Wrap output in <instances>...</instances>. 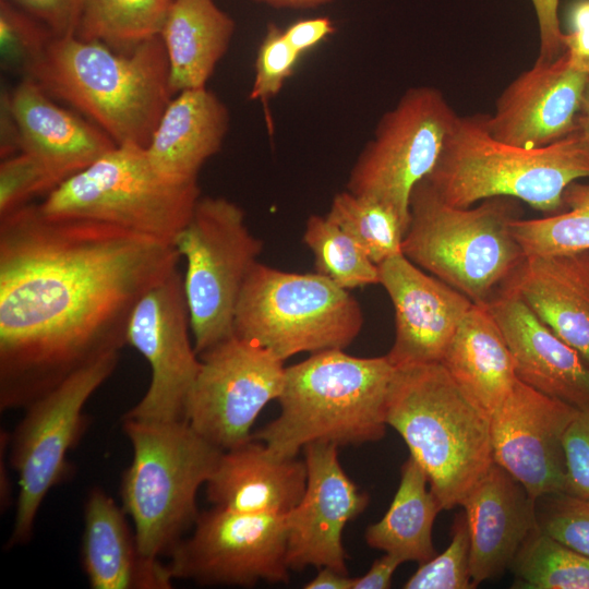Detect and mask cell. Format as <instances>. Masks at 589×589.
<instances>
[{"mask_svg": "<svg viewBox=\"0 0 589 589\" xmlns=\"http://www.w3.org/2000/svg\"><path fill=\"white\" fill-rule=\"evenodd\" d=\"M441 363L489 414L504 402L518 380L507 344L484 304L473 303Z\"/></svg>", "mask_w": 589, "mask_h": 589, "instance_id": "83f0119b", "label": "cell"}, {"mask_svg": "<svg viewBox=\"0 0 589 589\" xmlns=\"http://www.w3.org/2000/svg\"><path fill=\"white\" fill-rule=\"evenodd\" d=\"M25 75L117 145L145 147L173 97L159 36L128 52L76 35L55 36Z\"/></svg>", "mask_w": 589, "mask_h": 589, "instance_id": "7a4b0ae2", "label": "cell"}, {"mask_svg": "<svg viewBox=\"0 0 589 589\" xmlns=\"http://www.w3.org/2000/svg\"><path fill=\"white\" fill-rule=\"evenodd\" d=\"M0 103V155L1 159H4L21 152V147L17 125L11 112L5 92L1 94Z\"/></svg>", "mask_w": 589, "mask_h": 589, "instance_id": "bcb514c9", "label": "cell"}, {"mask_svg": "<svg viewBox=\"0 0 589 589\" xmlns=\"http://www.w3.org/2000/svg\"><path fill=\"white\" fill-rule=\"evenodd\" d=\"M354 577L329 567L320 568L316 576L306 582L305 589H352Z\"/></svg>", "mask_w": 589, "mask_h": 589, "instance_id": "7dc6e473", "label": "cell"}, {"mask_svg": "<svg viewBox=\"0 0 589 589\" xmlns=\"http://www.w3.org/2000/svg\"><path fill=\"white\" fill-rule=\"evenodd\" d=\"M570 64L589 75V0L577 1L570 11V31L565 33Z\"/></svg>", "mask_w": 589, "mask_h": 589, "instance_id": "7bdbcfd3", "label": "cell"}, {"mask_svg": "<svg viewBox=\"0 0 589 589\" xmlns=\"http://www.w3.org/2000/svg\"><path fill=\"white\" fill-rule=\"evenodd\" d=\"M518 201L495 196L455 207L424 178L410 196L401 252L473 303L485 304L525 259L512 231V223L520 218Z\"/></svg>", "mask_w": 589, "mask_h": 589, "instance_id": "8992f818", "label": "cell"}, {"mask_svg": "<svg viewBox=\"0 0 589 589\" xmlns=\"http://www.w3.org/2000/svg\"><path fill=\"white\" fill-rule=\"evenodd\" d=\"M578 410L517 380L510 394L491 414L493 461L534 501L564 493L563 435Z\"/></svg>", "mask_w": 589, "mask_h": 589, "instance_id": "2e32d148", "label": "cell"}, {"mask_svg": "<svg viewBox=\"0 0 589 589\" xmlns=\"http://www.w3.org/2000/svg\"><path fill=\"white\" fill-rule=\"evenodd\" d=\"M577 128L589 142V79L584 91L580 110L577 117Z\"/></svg>", "mask_w": 589, "mask_h": 589, "instance_id": "681fc988", "label": "cell"}, {"mask_svg": "<svg viewBox=\"0 0 589 589\" xmlns=\"http://www.w3.org/2000/svg\"><path fill=\"white\" fill-rule=\"evenodd\" d=\"M59 179L35 156L19 152L1 159L0 164V217L25 205L40 194H48Z\"/></svg>", "mask_w": 589, "mask_h": 589, "instance_id": "8d00e7d4", "label": "cell"}, {"mask_svg": "<svg viewBox=\"0 0 589 589\" xmlns=\"http://www.w3.org/2000/svg\"><path fill=\"white\" fill-rule=\"evenodd\" d=\"M306 485L297 506L286 515L289 569L329 567L348 574L342 544L346 525L369 504L347 476L338 458V446L315 442L303 448Z\"/></svg>", "mask_w": 589, "mask_h": 589, "instance_id": "e0dca14e", "label": "cell"}, {"mask_svg": "<svg viewBox=\"0 0 589 589\" xmlns=\"http://www.w3.org/2000/svg\"><path fill=\"white\" fill-rule=\"evenodd\" d=\"M199 357L201 365L187 400L185 420L221 450L252 440L256 418L283 392L284 361L237 335Z\"/></svg>", "mask_w": 589, "mask_h": 589, "instance_id": "4fadbf2b", "label": "cell"}, {"mask_svg": "<svg viewBox=\"0 0 589 589\" xmlns=\"http://www.w3.org/2000/svg\"><path fill=\"white\" fill-rule=\"evenodd\" d=\"M168 0H85L75 35L128 52L159 36Z\"/></svg>", "mask_w": 589, "mask_h": 589, "instance_id": "f546056e", "label": "cell"}, {"mask_svg": "<svg viewBox=\"0 0 589 589\" xmlns=\"http://www.w3.org/2000/svg\"><path fill=\"white\" fill-rule=\"evenodd\" d=\"M326 216L352 237L376 265L402 253L407 227L383 201L345 190L334 196Z\"/></svg>", "mask_w": 589, "mask_h": 589, "instance_id": "1f68e13d", "label": "cell"}, {"mask_svg": "<svg viewBox=\"0 0 589 589\" xmlns=\"http://www.w3.org/2000/svg\"><path fill=\"white\" fill-rule=\"evenodd\" d=\"M336 28L327 16L296 21L284 29L289 45L301 56L335 33Z\"/></svg>", "mask_w": 589, "mask_h": 589, "instance_id": "ee69618b", "label": "cell"}, {"mask_svg": "<svg viewBox=\"0 0 589 589\" xmlns=\"http://www.w3.org/2000/svg\"><path fill=\"white\" fill-rule=\"evenodd\" d=\"M377 267L378 284L395 311V339L387 358L396 368L441 362L473 302L402 253Z\"/></svg>", "mask_w": 589, "mask_h": 589, "instance_id": "ac0fdd59", "label": "cell"}, {"mask_svg": "<svg viewBox=\"0 0 589 589\" xmlns=\"http://www.w3.org/2000/svg\"><path fill=\"white\" fill-rule=\"evenodd\" d=\"M385 413L443 509L460 505L494 462L491 414L441 362L396 368Z\"/></svg>", "mask_w": 589, "mask_h": 589, "instance_id": "277c9868", "label": "cell"}, {"mask_svg": "<svg viewBox=\"0 0 589 589\" xmlns=\"http://www.w3.org/2000/svg\"><path fill=\"white\" fill-rule=\"evenodd\" d=\"M538 515L540 529L567 546L589 557V500L556 493Z\"/></svg>", "mask_w": 589, "mask_h": 589, "instance_id": "f35d334b", "label": "cell"}, {"mask_svg": "<svg viewBox=\"0 0 589 589\" xmlns=\"http://www.w3.org/2000/svg\"><path fill=\"white\" fill-rule=\"evenodd\" d=\"M173 245L25 205L0 217V408L25 409L125 346L141 297L178 267Z\"/></svg>", "mask_w": 589, "mask_h": 589, "instance_id": "6da1fadb", "label": "cell"}, {"mask_svg": "<svg viewBox=\"0 0 589 589\" xmlns=\"http://www.w3.org/2000/svg\"><path fill=\"white\" fill-rule=\"evenodd\" d=\"M442 506L430 489L428 477L409 456L400 469V482L381 520L364 533L369 546L419 565L435 555L432 528Z\"/></svg>", "mask_w": 589, "mask_h": 589, "instance_id": "f1b7e54d", "label": "cell"}, {"mask_svg": "<svg viewBox=\"0 0 589 589\" xmlns=\"http://www.w3.org/2000/svg\"><path fill=\"white\" fill-rule=\"evenodd\" d=\"M229 111L206 87L170 99L145 146L153 167L177 182H197L203 165L216 155L229 129Z\"/></svg>", "mask_w": 589, "mask_h": 589, "instance_id": "484cf974", "label": "cell"}, {"mask_svg": "<svg viewBox=\"0 0 589 589\" xmlns=\"http://www.w3.org/2000/svg\"><path fill=\"white\" fill-rule=\"evenodd\" d=\"M286 515L213 506L200 513L193 532L169 553L175 579L200 585L253 587L288 582Z\"/></svg>", "mask_w": 589, "mask_h": 589, "instance_id": "5bb4252c", "label": "cell"}, {"mask_svg": "<svg viewBox=\"0 0 589 589\" xmlns=\"http://www.w3.org/2000/svg\"><path fill=\"white\" fill-rule=\"evenodd\" d=\"M536 503L496 462L462 501L473 588L510 567L526 540L539 529Z\"/></svg>", "mask_w": 589, "mask_h": 589, "instance_id": "44dd1931", "label": "cell"}, {"mask_svg": "<svg viewBox=\"0 0 589 589\" xmlns=\"http://www.w3.org/2000/svg\"><path fill=\"white\" fill-rule=\"evenodd\" d=\"M521 382L579 410L589 409V363L519 297L500 289L485 304Z\"/></svg>", "mask_w": 589, "mask_h": 589, "instance_id": "ffe728a7", "label": "cell"}, {"mask_svg": "<svg viewBox=\"0 0 589 589\" xmlns=\"http://www.w3.org/2000/svg\"><path fill=\"white\" fill-rule=\"evenodd\" d=\"M190 332L183 276L177 267L141 297L130 316L125 345L146 359L151 382L123 418L185 420L187 400L201 365Z\"/></svg>", "mask_w": 589, "mask_h": 589, "instance_id": "9a60e30c", "label": "cell"}, {"mask_svg": "<svg viewBox=\"0 0 589 589\" xmlns=\"http://www.w3.org/2000/svg\"><path fill=\"white\" fill-rule=\"evenodd\" d=\"M589 363V250L527 255L502 286Z\"/></svg>", "mask_w": 589, "mask_h": 589, "instance_id": "cb8c5ba5", "label": "cell"}, {"mask_svg": "<svg viewBox=\"0 0 589 589\" xmlns=\"http://www.w3.org/2000/svg\"><path fill=\"white\" fill-rule=\"evenodd\" d=\"M304 459L284 457L250 440L223 450L206 484L213 506L242 513L287 515L306 485Z\"/></svg>", "mask_w": 589, "mask_h": 589, "instance_id": "603a6c76", "label": "cell"}, {"mask_svg": "<svg viewBox=\"0 0 589 589\" xmlns=\"http://www.w3.org/2000/svg\"><path fill=\"white\" fill-rule=\"evenodd\" d=\"M363 322L356 298L326 277L257 263L238 300L235 335L285 361L301 352L345 349Z\"/></svg>", "mask_w": 589, "mask_h": 589, "instance_id": "9c48e42d", "label": "cell"}, {"mask_svg": "<svg viewBox=\"0 0 589 589\" xmlns=\"http://www.w3.org/2000/svg\"><path fill=\"white\" fill-rule=\"evenodd\" d=\"M200 197L197 182L166 178L145 147L123 144L63 180L38 207L50 218L105 223L172 245Z\"/></svg>", "mask_w": 589, "mask_h": 589, "instance_id": "ba28073f", "label": "cell"}, {"mask_svg": "<svg viewBox=\"0 0 589 589\" xmlns=\"http://www.w3.org/2000/svg\"><path fill=\"white\" fill-rule=\"evenodd\" d=\"M560 0H531L538 20L540 49L536 61H552L566 51L565 33L560 27Z\"/></svg>", "mask_w": 589, "mask_h": 589, "instance_id": "b9f144b4", "label": "cell"}, {"mask_svg": "<svg viewBox=\"0 0 589 589\" xmlns=\"http://www.w3.org/2000/svg\"><path fill=\"white\" fill-rule=\"evenodd\" d=\"M172 245L185 261L184 294L200 356L235 335L238 300L263 243L250 231L238 204L201 196Z\"/></svg>", "mask_w": 589, "mask_h": 589, "instance_id": "30bf717a", "label": "cell"}, {"mask_svg": "<svg viewBox=\"0 0 589 589\" xmlns=\"http://www.w3.org/2000/svg\"><path fill=\"white\" fill-rule=\"evenodd\" d=\"M589 75L570 64L567 52L536 61L500 95L486 115L491 135L522 148H541L576 132Z\"/></svg>", "mask_w": 589, "mask_h": 589, "instance_id": "d6986e66", "label": "cell"}, {"mask_svg": "<svg viewBox=\"0 0 589 589\" xmlns=\"http://www.w3.org/2000/svg\"><path fill=\"white\" fill-rule=\"evenodd\" d=\"M457 117L437 88H409L380 119L346 190L390 205L408 228L412 190L434 168Z\"/></svg>", "mask_w": 589, "mask_h": 589, "instance_id": "7c38bea8", "label": "cell"}, {"mask_svg": "<svg viewBox=\"0 0 589 589\" xmlns=\"http://www.w3.org/2000/svg\"><path fill=\"white\" fill-rule=\"evenodd\" d=\"M5 93L21 152L41 160L60 183L117 145L93 122L55 103L29 76L24 75Z\"/></svg>", "mask_w": 589, "mask_h": 589, "instance_id": "7402d4cb", "label": "cell"}, {"mask_svg": "<svg viewBox=\"0 0 589 589\" xmlns=\"http://www.w3.org/2000/svg\"><path fill=\"white\" fill-rule=\"evenodd\" d=\"M449 545L419 565L405 582L406 589H471L470 539L465 513L454 521Z\"/></svg>", "mask_w": 589, "mask_h": 589, "instance_id": "e575fe53", "label": "cell"}, {"mask_svg": "<svg viewBox=\"0 0 589 589\" xmlns=\"http://www.w3.org/2000/svg\"><path fill=\"white\" fill-rule=\"evenodd\" d=\"M581 178H589V142L579 130L541 148H522L495 140L481 113L457 117L425 177L455 207L508 196L548 215L565 209L564 190Z\"/></svg>", "mask_w": 589, "mask_h": 589, "instance_id": "5b68a950", "label": "cell"}, {"mask_svg": "<svg viewBox=\"0 0 589 589\" xmlns=\"http://www.w3.org/2000/svg\"><path fill=\"white\" fill-rule=\"evenodd\" d=\"M303 242L314 256L315 273L337 286L350 290L380 283L377 265L327 216L308 218Z\"/></svg>", "mask_w": 589, "mask_h": 589, "instance_id": "d6a6232c", "label": "cell"}, {"mask_svg": "<svg viewBox=\"0 0 589 589\" xmlns=\"http://www.w3.org/2000/svg\"><path fill=\"white\" fill-rule=\"evenodd\" d=\"M563 204L561 213L512 223L525 256L589 250V183H569L563 192Z\"/></svg>", "mask_w": 589, "mask_h": 589, "instance_id": "4dcf8cb0", "label": "cell"}, {"mask_svg": "<svg viewBox=\"0 0 589 589\" xmlns=\"http://www.w3.org/2000/svg\"><path fill=\"white\" fill-rule=\"evenodd\" d=\"M125 512L104 490L93 488L84 505L81 558L93 589H169L167 564L141 554Z\"/></svg>", "mask_w": 589, "mask_h": 589, "instance_id": "d4e9b609", "label": "cell"}, {"mask_svg": "<svg viewBox=\"0 0 589 589\" xmlns=\"http://www.w3.org/2000/svg\"><path fill=\"white\" fill-rule=\"evenodd\" d=\"M396 366L387 356L360 358L344 349L312 353L286 366L280 413L252 434L275 454L296 457L315 442L336 446L381 440Z\"/></svg>", "mask_w": 589, "mask_h": 589, "instance_id": "3957f363", "label": "cell"}, {"mask_svg": "<svg viewBox=\"0 0 589 589\" xmlns=\"http://www.w3.org/2000/svg\"><path fill=\"white\" fill-rule=\"evenodd\" d=\"M524 589H589V557L543 532L524 543L512 566Z\"/></svg>", "mask_w": 589, "mask_h": 589, "instance_id": "836d02e7", "label": "cell"}, {"mask_svg": "<svg viewBox=\"0 0 589 589\" xmlns=\"http://www.w3.org/2000/svg\"><path fill=\"white\" fill-rule=\"evenodd\" d=\"M256 2H262L274 8H286V9H310L316 8L335 0H253Z\"/></svg>", "mask_w": 589, "mask_h": 589, "instance_id": "c3c4849f", "label": "cell"}, {"mask_svg": "<svg viewBox=\"0 0 589 589\" xmlns=\"http://www.w3.org/2000/svg\"><path fill=\"white\" fill-rule=\"evenodd\" d=\"M133 456L121 481L122 508L142 555H169L199 516L196 495L223 450L187 420L122 418Z\"/></svg>", "mask_w": 589, "mask_h": 589, "instance_id": "52a82bcc", "label": "cell"}, {"mask_svg": "<svg viewBox=\"0 0 589 589\" xmlns=\"http://www.w3.org/2000/svg\"><path fill=\"white\" fill-rule=\"evenodd\" d=\"M119 353L83 366L32 402L9 436V460L19 477V495L8 548L31 540L44 498L72 472L68 454L87 426L84 406L112 374Z\"/></svg>", "mask_w": 589, "mask_h": 589, "instance_id": "8fae6325", "label": "cell"}, {"mask_svg": "<svg viewBox=\"0 0 589 589\" xmlns=\"http://www.w3.org/2000/svg\"><path fill=\"white\" fill-rule=\"evenodd\" d=\"M564 493L589 500V409L578 410L563 435Z\"/></svg>", "mask_w": 589, "mask_h": 589, "instance_id": "ab89813d", "label": "cell"}, {"mask_svg": "<svg viewBox=\"0 0 589 589\" xmlns=\"http://www.w3.org/2000/svg\"><path fill=\"white\" fill-rule=\"evenodd\" d=\"M301 58L286 40L284 29L269 24L256 52L251 100L267 101L275 97L292 75Z\"/></svg>", "mask_w": 589, "mask_h": 589, "instance_id": "74e56055", "label": "cell"}, {"mask_svg": "<svg viewBox=\"0 0 589 589\" xmlns=\"http://www.w3.org/2000/svg\"><path fill=\"white\" fill-rule=\"evenodd\" d=\"M43 22L55 36L75 35L85 0H9Z\"/></svg>", "mask_w": 589, "mask_h": 589, "instance_id": "60d3db41", "label": "cell"}, {"mask_svg": "<svg viewBox=\"0 0 589 589\" xmlns=\"http://www.w3.org/2000/svg\"><path fill=\"white\" fill-rule=\"evenodd\" d=\"M402 561L389 553L374 561L370 569L360 577H354L352 589H387L392 586L394 573Z\"/></svg>", "mask_w": 589, "mask_h": 589, "instance_id": "f6af8a7d", "label": "cell"}, {"mask_svg": "<svg viewBox=\"0 0 589 589\" xmlns=\"http://www.w3.org/2000/svg\"><path fill=\"white\" fill-rule=\"evenodd\" d=\"M53 37L43 22L9 0H0V51L3 65L22 69L26 74Z\"/></svg>", "mask_w": 589, "mask_h": 589, "instance_id": "d590c367", "label": "cell"}, {"mask_svg": "<svg viewBox=\"0 0 589 589\" xmlns=\"http://www.w3.org/2000/svg\"><path fill=\"white\" fill-rule=\"evenodd\" d=\"M168 1H171V0H168Z\"/></svg>", "mask_w": 589, "mask_h": 589, "instance_id": "f907efd6", "label": "cell"}, {"mask_svg": "<svg viewBox=\"0 0 589 589\" xmlns=\"http://www.w3.org/2000/svg\"><path fill=\"white\" fill-rule=\"evenodd\" d=\"M235 21L214 0H171L159 32L172 94L203 88L226 55Z\"/></svg>", "mask_w": 589, "mask_h": 589, "instance_id": "4316f807", "label": "cell"}]
</instances>
